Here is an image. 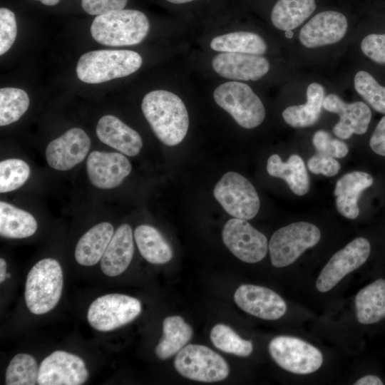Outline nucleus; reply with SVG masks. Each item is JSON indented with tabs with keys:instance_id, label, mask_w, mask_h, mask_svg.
<instances>
[{
	"instance_id": "nucleus-1",
	"label": "nucleus",
	"mask_w": 385,
	"mask_h": 385,
	"mask_svg": "<svg viewBox=\"0 0 385 385\" xmlns=\"http://www.w3.org/2000/svg\"><path fill=\"white\" fill-rule=\"evenodd\" d=\"M143 115L156 137L163 144L174 146L183 141L189 127V116L183 101L165 90L148 93L141 103Z\"/></svg>"
},
{
	"instance_id": "nucleus-2",
	"label": "nucleus",
	"mask_w": 385,
	"mask_h": 385,
	"mask_svg": "<svg viewBox=\"0 0 385 385\" xmlns=\"http://www.w3.org/2000/svg\"><path fill=\"white\" fill-rule=\"evenodd\" d=\"M150 29L143 12L122 9L96 16L91 26L92 37L108 46H132L140 43Z\"/></svg>"
},
{
	"instance_id": "nucleus-3",
	"label": "nucleus",
	"mask_w": 385,
	"mask_h": 385,
	"mask_svg": "<svg viewBox=\"0 0 385 385\" xmlns=\"http://www.w3.org/2000/svg\"><path fill=\"white\" fill-rule=\"evenodd\" d=\"M141 56L130 50H96L79 58L77 77L86 83H101L129 76L138 70Z\"/></svg>"
},
{
	"instance_id": "nucleus-4",
	"label": "nucleus",
	"mask_w": 385,
	"mask_h": 385,
	"mask_svg": "<svg viewBox=\"0 0 385 385\" xmlns=\"http://www.w3.org/2000/svg\"><path fill=\"white\" fill-rule=\"evenodd\" d=\"M63 286L59 262L44 258L36 262L27 274L24 297L27 308L34 314H43L58 303Z\"/></svg>"
},
{
	"instance_id": "nucleus-5",
	"label": "nucleus",
	"mask_w": 385,
	"mask_h": 385,
	"mask_svg": "<svg viewBox=\"0 0 385 385\" xmlns=\"http://www.w3.org/2000/svg\"><path fill=\"white\" fill-rule=\"evenodd\" d=\"M213 98L220 107L245 128L258 126L265 118L263 103L246 83L238 81L224 83L215 89Z\"/></svg>"
},
{
	"instance_id": "nucleus-6",
	"label": "nucleus",
	"mask_w": 385,
	"mask_h": 385,
	"mask_svg": "<svg viewBox=\"0 0 385 385\" xmlns=\"http://www.w3.org/2000/svg\"><path fill=\"white\" fill-rule=\"evenodd\" d=\"M321 237L319 228L307 222H297L279 228L272 235L269 251L272 265L283 267L292 264Z\"/></svg>"
},
{
	"instance_id": "nucleus-7",
	"label": "nucleus",
	"mask_w": 385,
	"mask_h": 385,
	"mask_svg": "<svg viewBox=\"0 0 385 385\" xmlns=\"http://www.w3.org/2000/svg\"><path fill=\"white\" fill-rule=\"evenodd\" d=\"M174 367L183 376L201 382L222 381L229 374L226 361L206 346L188 344L177 353Z\"/></svg>"
},
{
	"instance_id": "nucleus-8",
	"label": "nucleus",
	"mask_w": 385,
	"mask_h": 385,
	"mask_svg": "<svg viewBox=\"0 0 385 385\" xmlns=\"http://www.w3.org/2000/svg\"><path fill=\"white\" fill-rule=\"evenodd\" d=\"M215 198L230 215L249 220L257 214L260 201L252 184L242 175L228 172L215 185Z\"/></svg>"
},
{
	"instance_id": "nucleus-9",
	"label": "nucleus",
	"mask_w": 385,
	"mask_h": 385,
	"mask_svg": "<svg viewBox=\"0 0 385 385\" xmlns=\"http://www.w3.org/2000/svg\"><path fill=\"white\" fill-rule=\"evenodd\" d=\"M141 312L140 302L122 294H108L96 298L89 306V324L101 332H109L133 321Z\"/></svg>"
},
{
	"instance_id": "nucleus-10",
	"label": "nucleus",
	"mask_w": 385,
	"mask_h": 385,
	"mask_svg": "<svg viewBox=\"0 0 385 385\" xmlns=\"http://www.w3.org/2000/svg\"><path fill=\"white\" fill-rule=\"evenodd\" d=\"M269 351L277 365L297 374L313 373L323 362V356L317 348L293 337H274L269 344Z\"/></svg>"
},
{
	"instance_id": "nucleus-11",
	"label": "nucleus",
	"mask_w": 385,
	"mask_h": 385,
	"mask_svg": "<svg viewBox=\"0 0 385 385\" xmlns=\"http://www.w3.org/2000/svg\"><path fill=\"white\" fill-rule=\"evenodd\" d=\"M222 236L229 250L245 262H260L267 255V237L245 220L230 219L223 227Z\"/></svg>"
},
{
	"instance_id": "nucleus-12",
	"label": "nucleus",
	"mask_w": 385,
	"mask_h": 385,
	"mask_svg": "<svg viewBox=\"0 0 385 385\" xmlns=\"http://www.w3.org/2000/svg\"><path fill=\"white\" fill-rule=\"evenodd\" d=\"M371 252L369 242L357 237L337 252L322 270L316 282L320 292L332 289L346 274L360 267L368 259Z\"/></svg>"
},
{
	"instance_id": "nucleus-13",
	"label": "nucleus",
	"mask_w": 385,
	"mask_h": 385,
	"mask_svg": "<svg viewBox=\"0 0 385 385\" xmlns=\"http://www.w3.org/2000/svg\"><path fill=\"white\" fill-rule=\"evenodd\" d=\"M88 378L84 361L65 351H55L41 361L38 374L39 385H81Z\"/></svg>"
},
{
	"instance_id": "nucleus-14",
	"label": "nucleus",
	"mask_w": 385,
	"mask_h": 385,
	"mask_svg": "<svg viewBox=\"0 0 385 385\" xmlns=\"http://www.w3.org/2000/svg\"><path fill=\"white\" fill-rule=\"evenodd\" d=\"M131 170L132 165L123 153L94 150L86 160L89 181L98 189L110 190L118 187Z\"/></svg>"
},
{
	"instance_id": "nucleus-15",
	"label": "nucleus",
	"mask_w": 385,
	"mask_h": 385,
	"mask_svg": "<svg viewBox=\"0 0 385 385\" xmlns=\"http://www.w3.org/2000/svg\"><path fill=\"white\" fill-rule=\"evenodd\" d=\"M91 143L90 138L83 129L71 128L48 144L47 163L57 170H70L86 157Z\"/></svg>"
},
{
	"instance_id": "nucleus-16",
	"label": "nucleus",
	"mask_w": 385,
	"mask_h": 385,
	"mask_svg": "<svg viewBox=\"0 0 385 385\" xmlns=\"http://www.w3.org/2000/svg\"><path fill=\"white\" fill-rule=\"evenodd\" d=\"M234 300L245 312L263 319H278L287 311L284 299L273 290L262 286L240 285L235 292Z\"/></svg>"
},
{
	"instance_id": "nucleus-17",
	"label": "nucleus",
	"mask_w": 385,
	"mask_h": 385,
	"mask_svg": "<svg viewBox=\"0 0 385 385\" xmlns=\"http://www.w3.org/2000/svg\"><path fill=\"white\" fill-rule=\"evenodd\" d=\"M323 108L339 115V122L333 127L334 134L341 139H348L352 134L362 135L368 129L371 118L369 107L356 101L346 103L335 94L324 97Z\"/></svg>"
},
{
	"instance_id": "nucleus-18",
	"label": "nucleus",
	"mask_w": 385,
	"mask_h": 385,
	"mask_svg": "<svg viewBox=\"0 0 385 385\" xmlns=\"http://www.w3.org/2000/svg\"><path fill=\"white\" fill-rule=\"evenodd\" d=\"M348 23L342 13L326 11L316 14L301 29V43L307 48H316L335 43L346 34Z\"/></svg>"
},
{
	"instance_id": "nucleus-19",
	"label": "nucleus",
	"mask_w": 385,
	"mask_h": 385,
	"mask_svg": "<svg viewBox=\"0 0 385 385\" xmlns=\"http://www.w3.org/2000/svg\"><path fill=\"white\" fill-rule=\"evenodd\" d=\"M220 76L235 81H257L270 69L267 59L261 55L221 52L212 61Z\"/></svg>"
},
{
	"instance_id": "nucleus-20",
	"label": "nucleus",
	"mask_w": 385,
	"mask_h": 385,
	"mask_svg": "<svg viewBox=\"0 0 385 385\" xmlns=\"http://www.w3.org/2000/svg\"><path fill=\"white\" fill-rule=\"evenodd\" d=\"M96 133L102 143L128 156L137 155L143 147L139 133L112 115L99 119Z\"/></svg>"
},
{
	"instance_id": "nucleus-21",
	"label": "nucleus",
	"mask_w": 385,
	"mask_h": 385,
	"mask_svg": "<svg viewBox=\"0 0 385 385\" xmlns=\"http://www.w3.org/2000/svg\"><path fill=\"white\" fill-rule=\"evenodd\" d=\"M133 253L132 228L128 224H123L114 232L101 260L102 272L109 277L120 275L128 267Z\"/></svg>"
},
{
	"instance_id": "nucleus-22",
	"label": "nucleus",
	"mask_w": 385,
	"mask_h": 385,
	"mask_svg": "<svg viewBox=\"0 0 385 385\" xmlns=\"http://www.w3.org/2000/svg\"><path fill=\"white\" fill-rule=\"evenodd\" d=\"M373 183L371 175L362 171H353L339 178L334 191L338 212L346 218L356 219L359 214V196Z\"/></svg>"
},
{
	"instance_id": "nucleus-23",
	"label": "nucleus",
	"mask_w": 385,
	"mask_h": 385,
	"mask_svg": "<svg viewBox=\"0 0 385 385\" xmlns=\"http://www.w3.org/2000/svg\"><path fill=\"white\" fill-rule=\"evenodd\" d=\"M113 234V227L108 222H100L92 227L76 244V261L83 266L97 264L104 255Z\"/></svg>"
},
{
	"instance_id": "nucleus-24",
	"label": "nucleus",
	"mask_w": 385,
	"mask_h": 385,
	"mask_svg": "<svg viewBox=\"0 0 385 385\" xmlns=\"http://www.w3.org/2000/svg\"><path fill=\"white\" fill-rule=\"evenodd\" d=\"M267 171L270 175L284 180L297 195H304L309 191V175L299 155H291L287 162H283L277 154L272 155L267 160Z\"/></svg>"
},
{
	"instance_id": "nucleus-25",
	"label": "nucleus",
	"mask_w": 385,
	"mask_h": 385,
	"mask_svg": "<svg viewBox=\"0 0 385 385\" xmlns=\"http://www.w3.org/2000/svg\"><path fill=\"white\" fill-rule=\"evenodd\" d=\"M358 322L370 324L385 318V279H378L361 289L355 297Z\"/></svg>"
},
{
	"instance_id": "nucleus-26",
	"label": "nucleus",
	"mask_w": 385,
	"mask_h": 385,
	"mask_svg": "<svg viewBox=\"0 0 385 385\" xmlns=\"http://www.w3.org/2000/svg\"><path fill=\"white\" fill-rule=\"evenodd\" d=\"M324 89L317 83H310L307 89L305 104L289 106L282 112L284 121L293 128H307L319 120L324 99Z\"/></svg>"
},
{
	"instance_id": "nucleus-27",
	"label": "nucleus",
	"mask_w": 385,
	"mask_h": 385,
	"mask_svg": "<svg viewBox=\"0 0 385 385\" xmlns=\"http://www.w3.org/2000/svg\"><path fill=\"white\" fill-rule=\"evenodd\" d=\"M134 237L142 257L148 262L163 265L173 258V250L162 234L148 225L138 226Z\"/></svg>"
},
{
	"instance_id": "nucleus-28",
	"label": "nucleus",
	"mask_w": 385,
	"mask_h": 385,
	"mask_svg": "<svg viewBox=\"0 0 385 385\" xmlns=\"http://www.w3.org/2000/svg\"><path fill=\"white\" fill-rule=\"evenodd\" d=\"M192 329L180 316H170L163 322V336L155 347V354L161 360L179 352L191 339Z\"/></svg>"
},
{
	"instance_id": "nucleus-29",
	"label": "nucleus",
	"mask_w": 385,
	"mask_h": 385,
	"mask_svg": "<svg viewBox=\"0 0 385 385\" xmlns=\"http://www.w3.org/2000/svg\"><path fill=\"white\" fill-rule=\"evenodd\" d=\"M38 227L35 217L22 209L4 201L0 202V235L10 239L33 235Z\"/></svg>"
},
{
	"instance_id": "nucleus-30",
	"label": "nucleus",
	"mask_w": 385,
	"mask_h": 385,
	"mask_svg": "<svg viewBox=\"0 0 385 385\" xmlns=\"http://www.w3.org/2000/svg\"><path fill=\"white\" fill-rule=\"evenodd\" d=\"M314 0H278L271 12L272 24L282 31L300 26L315 10Z\"/></svg>"
},
{
	"instance_id": "nucleus-31",
	"label": "nucleus",
	"mask_w": 385,
	"mask_h": 385,
	"mask_svg": "<svg viewBox=\"0 0 385 385\" xmlns=\"http://www.w3.org/2000/svg\"><path fill=\"white\" fill-rule=\"evenodd\" d=\"M210 48L216 51L262 55L267 44L258 34L249 31H236L213 38Z\"/></svg>"
},
{
	"instance_id": "nucleus-32",
	"label": "nucleus",
	"mask_w": 385,
	"mask_h": 385,
	"mask_svg": "<svg viewBox=\"0 0 385 385\" xmlns=\"http://www.w3.org/2000/svg\"><path fill=\"white\" fill-rule=\"evenodd\" d=\"M30 100L26 91L17 88L0 89V125L16 122L29 108Z\"/></svg>"
},
{
	"instance_id": "nucleus-33",
	"label": "nucleus",
	"mask_w": 385,
	"mask_h": 385,
	"mask_svg": "<svg viewBox=\"0 0 385 385\" xmlns=\"http://www.w3.org/2000/svg\"><path fill=\"white\" fill-rule=\"evenodd\" d=\"M210 337L213 345L225 353L245 357L253 350L251 342L243 339L231 327L223 324L215 325Z\"/></svg>"
},
{
	"instance_id": "nucleus-34",
	"label": "nucleus",
	"mask_w": 385,
	"mask_h": 385,
	"mask_svg": "<svg viewBox=\"0 0 385 385\" xmlns=\"http://www.w3.org/2000/svg\"><path fill=\"white\" fill-rule=\"evenodd\" d=\"M38 368L30 354L20 353L9 362L5 374L6 385H35L38 384Z\"/></svg>"
},
{
	"instance_id": "nucleus-35",
	"label": "nucleus",
	"mask_w": 385,
	"mask_h": 385,
	"mask_svg": "<svg viewBox=\"0 0 385 385\" xmlns=\"http://www.w3.org/2000/svg\"><path fill=\"white\" fill-rule=\"evenodd\" d=\"M31 174L29 165L24 160L9 158L0 163V192L14 191L24 185Z\"/></svg>"
},
{
	"instance_id": "nucleus-36",
	"label": "nucleus",
	"mask_w": 385,
	"mask_h": 385,
	"mask_svg": "<svg viewBox=\"0 0 385 385\" xmlns=\"http://www.w3.org/2000/svg\"><path fill=\"white\" fill-rule=\"evenodd\" d=\"M356 92L377 112L385 114V87L367 71L356 73L354 81Z\"/></svg>"
},
{
	"instance_id": "nucleus-37",
	"label": "nucleus",
	"mask_w": 385,
	"mask_h": 385,
	"mask_svg": "<svg viewBox=\"0 0 385 385\" xmlns=\"http://www.w3.org/2000/svg\"><path fill=\"white\" fill-rule=\"evenodd\" d=\"M312 144L317 153L334 158H344L349 152L348 145L344 142L332 138L328 132L323 130L315 132Z\"/></svg>"
},
{
	"instance_id": "nucleus-38",
	"label": "nucleus",
	"mask_w": 385,
	"mask_h": 385,
	"mask_svg": "<svg viewBox=\"0 0 385 385\" xmlns=\"http://www.w3.org/2000/svg\"><path fill=\"white\" fill-rule=\"evenodd\" d=\"M17 25L14 14L9 9H0V55L7 52L14 43Z\"/></svg>"
},
{
	"instance_id": "nucleus-39",
	"label": "nucleus",
	"mask_w": 385,
	"mask_h": 385,
	"mask_svg": "<svg viewBox=\"0 0 385 385\" xmlns=\"http://www.w3.org/2000/svg\"><path fill=\"white\" fill-rule=\"evenodd\" d=\"M364 54L380 64L385 63V34H369L365 36L361 43Z\"/></svg>"
},
{
	"instance_id": "nucleus-40",
	"label": "nucleus",
	"mask_w": 385,
	"mask_h": 385,
	"mask_svg": "<svg viewBox=\"0 0 385 385\" xmlns=\"http://www.w3.org/2000/svg\"><path fill=\"white\" fill-rule=\"evenodd\" d=\"M307 167L312 173L327 177L336 175L341 168L339 163L334 158L319 153L309 159Z\"/></svg>"
},
{
	"instance_id": "nucleus-41",
	"label": "nucleus",
	"mask_w": 385,
	"mask_h": 385,
	"mask_svg": "<svg viewBox=\"0 0 385 385\" xmlns=\"http://www.w3.org/2000/svg\"><path fill=\"white\" fill-rule=\"evenodd\" d=\"M128 0H81V6L90 15H101L124 9Z\"/></svg>"
},
{
	"instance_id": "nucleus-42",
	"label": "nucleus",
	"mask_w": 385,
	"mask_h": 385,
	"mask_svg": "<svg viewBox=\"0 0 385 385\" xmlns=\"http://www.w3.org/2000/svg\"><path fill=\"white\" fill-rule=\"evenodd\" d=\"M369 145L375 153L385 156V116L378 123L369 140Z\"/></svg>"
},
{
	"instance_id": "nucleus-43",
	"label": "nucleus",
	"mask_w": 385,
	"mask_h": 385,
	"mask_svg": "<svg viewBox=\"0 0 385 385\" xmlns=\"http://www.w3.org/2000/svg\"><path fill=\"white\" fill-rule=\"evenodd\" d=\"M355 385H382V381L376 376L367 375L357 380Z\"/></svg>"
},
{
	"instance_id": "nucleus-44",
	"label": "nucleus",
	"mask_w": 385,
	"mask_h": 385,
	"mask_svg": "<svg viewBox=\"0 0 385 385\" xmlns=\"http://www.w3.org/2000/svg\"><path fill=\"white\" fill-rule=\"evenodd\" d=\"M7 265L6 260L0 258V282L2 283L6 277Z\"/></svg>"
},
{
	"instance_id": "nucleus-45",
	"label": "nucleus",
	"mask_w": 385,
	"mask_h": 385,
	"mask_svg": "<svg viewBox=\"0 0 385 385\" xmlns=\"http://www.w3.org/2000/svg\"><path fill=\"white\" fill-rule=\"evenodd\" d=\"M46 6H54L59 3L61 0H36Z\"/></svg>"
},
{
	"instance_id": "nucleus-46",
	"label": "nucleus",
	"mask_w": 385,
	"mask_h": 385,
	"mask_svg": "<svg viewBox=\"0 0 385 385\" xmlns=\"http://www.w3.org/2000/svg\"><path fill=\"white\" fill-rule=\"evenodd\" d=\"M166 1L173 4H180L188 3L195 0H166Z\"/></svg>"
},
{
	"instance_id": "nucleus-47",
	"label": "nucleus",
	"mask_w": 385,
	"mask_h": 385,
	"mask_svg": "<svg viewBox=\"0 0 385 385\" xmlns=\"http://www.w3.org/2000/svg\"><path fill=\"white\" fill-rule=\"evenodd\" d=\"M285 36L288 38H290L293 36V32L291 31H285Z\"/></svg>"
}]
</instances>
